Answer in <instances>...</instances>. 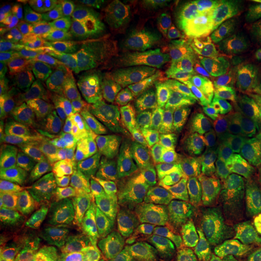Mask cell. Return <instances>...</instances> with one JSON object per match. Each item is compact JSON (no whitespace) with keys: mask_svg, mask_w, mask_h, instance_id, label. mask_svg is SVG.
<instances>
[{"mask_svg":"<svg viewBox=\"0 0 261 261\" xmlns=\"http://www.w3.org/2000/svg\"><path fill=\"white\" fill-rule=\"evenodd\" d=\"M79 152V175L85 189L102 203L116 201L132 181L128 166L99 152Z\"/></svg>","mask_w":261,"mask_h":261,"instance_id":"ba28073f","label":"cell"},{"mask_svg":"<svg viewBox=\"0 0 261 261\" xmlns=\"http://www.w3.org/2000/svg\"><path fill=\"white\" fill-rule=\"evenodd\" d=\"M179 55L175 42H158L123 57L135 73L171 77L177 70Z\"/></svg>","mask_w":261,"mask_h":261,"instance_id":"ac0fdd59","label":"cell"},{"mask_svg":"<svg viewBox=\"0 0 261 261\" xmlns=\"http://www.w3.org/2000/svg\"><path fill=\"white\" fill-rule=\"evenodd\" d=\"M130 243L138 247L150 261H179L177 252L156 238L138 234Z\"/></svg>","mask_w":261,"mask_h":261,"instance_id":"d6a6232c","label":"cell"},{"mask_svg":"<svg viewBox=\"0 0 261 261\" xmlns=\"http://www.w3.org/2000/svg\"><path fill=\"white\" fill-rule=\"evenodd\" d=\"M174 175L162 163H152L140 169L114 204L120 223L138 234L159 240V214Z\"/></svg>","mask_w":261,"mask_h":261,"instance_id":"3957f363","label":"cell"},{"mask_svg":"<svg viewBox=\"0 0 261 261\" xmlns=\"http://www.w3.org/2000/svg\"><path fill=\"white\" fill-rule=\"evenodd\" d=\"M18 160L11 155H0V196L11 194L18 178Z\"/></svg>","mask_w":261,"mask_h":261,"instance_id":"e575fe53","label":"cell"},{"mask_svg":"<svg viewBox=\"0 0 261 261\" xmlns=\"http://www.w3.org/2000/svg\"><path fill=\"white\" fill-rule=\"evenodd\" d=\"M46 130L52 143L70 149H79L89 144L98 136L108 133L102 128L94 127L91 122H56L46 127Z\"/></svg>","mask_w":261,"mask_h":261,"instance_id":"4316f807","label":"cell"},{"mask_svg":"<svg viewBox=\"0 0 261 261\" xmlns=\"http://www.w3.org/2000/svg\"><path fill=\"white\" fill-rule=\"evenodd\" d=\"M86 190L79 173H69L37 189L35 208L62 231L69 227L86 204Z\"/></svg>","mask_w":261,"mask_h":261,"instance_id":"52a82bcc","label":"cell"},{"mask_svg":"<svg viewBox=\"0 0 261 261\" xmlns=\"http://www.w3.org/2000/svg\"><path fill=\"white\" fill-rule=\"evenodd\" d=\"M80 151H93L110 156L119 160L127 166L144 168L152 163H161L154 155L146 151L144 148L135 144L130 140L116 135V133H107L94 138L92 142L81 148L76 149Z\"/></svg>","mask_w":261,"mask_h":261,"instance_id":"44dd1931","label":"cell"},{"mask_svg":"<svg viewBox=\"0 0 261 261\" xmlns=\"http://www.w3.org/2000/svg\"><path fill=\"white\" fill-rule=\"evenodd\" d=\"M31 16L27 11L12 12L2 19L0 34L5 35H22L29 29Z\"/></svg>","mask_w":261,"mask_h":261,"instance_id":"d590c367","label":"cell"},{"mask_svg":"<svg viewBox=\"0 0 261 261\" xmlns=\"http://www.w3.org/2000/svg\"><path fill=\"white\" fill-rule=\"evenodd\" d=\"M259 192L248 178L231 177L204 188L192 213L217 255L234 260L256 249L254 205Z\"/></svg>","mask_w":261,"mask_h":261,"instance_id":"7a4b0ae2","label":"cell"},{"mask_svg":"<svg viewBox=\"0 0 261 261\" xmlns=\"http://www.w3.org/2000/svg\"><path fill=\"white\" fill-rule=\"evenodd\" d=\"M196 6L219 17L248 22L255 15L261 2L256 0H201Z\"/></svg>","mask_w":261,"mask_h":261,"instance_id":"f1b7e54d","label":"cell"},{"mask_svg":"<svg viewBox=\"0 0 261 261\" xmlns=\"http://www.w3.org/2000/svg\"><path fill=\"white\" fill-rule=\"evenodd\" d=\"M60 48L79 60L97 56L107 51L106 35L85 27L73 12L64 10L60 16Z\"/></svg>","mask_w":261,"mask_h":261,"instance_id":"2e32d148","label":"cell"},{"mask_svg":"<svg viewBox=\"0 0 261 261\" xmlns=\"http://www.w3.org/2000/svg\"><path fill=\"white\" fill-rule=\"evenodd\" d=\"M123 138L144 148L154 155L165 167L171 169L178 177L184 178L190 184H195L200 179L196 173L194 156L190 145L184 135H169L155 132L137 126L127 119V126L117 133Z\"/></svg>","mask_w":261,"mask_h":261,"instance_id":"5b68a950","label":"cell"},{"mask_svg":"<svg viewBox=\"0 0 261 261\" xmlns=\"http://www.w3.org/2000/svg\"><path fill=\"white\" fill-rule=\"evenodd\" d=\"M42 237L41 225L32 220L17 232L0 240V261H41L40 247L35 240Z\"/></svg>","mask_w":261,"mask_h":261,"instance_id":"603a6c76","label":"cell"},{"mask_svg":"<svg viewBox=\"0 0 261 261\" xmlns=\"http://www.w3.org/2000/svg\"><path fill=\"white\" fill-rule=\"evenodd\" d=\"M54 261H68V260L65 259V256H60V257H57V259H55Z\"/></svg>","mask_w":261,"mask_h":261,"instance_id":"7bdbcfd3","label":"cell"},{"mask_svg":"<svg viewBox=\"0 0 261 261\" xmlns=\"http://www.w3.org/2000/svg\"><path fill=\"white\" fill-rule=\"evenodd\" d=\"M68 261H128L119 254L104 247H89L74 250L65 255Z\"/></svg>","mask_w":261,"mask_h":261,"instance_id":"836d02e7","label":"cell"},{"mask_svg":"<svg viewBox=\"0 0 261 261\" xmlns=\"http://www.w3.org/2000/svg\"><path fill=\"white\" fill-rule=\"evenodd\" d=\"M129 250H130V254H132V256H133V260L135 261H150L138 247H136L135 244H132L130 242H129Z\"/></svg>","mask_w":261,"mask_h":261,"instance_id":"b9f144b4","label":"cell"},{"mask_svg":"<svg viewBox=\"0 0 261 261\" xmlns=\"http://www.w3.org/2000/svg\"><path fill=\"white\" fill-rule=\"evenodd\" d=\"M121 104L104 92L77 83L60 91L50 109L64 116L63 122L89 123L107 117H119Z\"/></svg>","mask_w":261,"mask_h":261,"instance_id":"7c38bea8","label":"cell"},{"mask_svg":"<svg viewBox=\"0 0 261 261\" xmlns=\"http://www.w3.org/2000/svg\"><path fill=\"white\" fill-rule=\"evenodd\" d=\"M21 37L22 35L0 34V56H2V58L8 57V55L11 52V50L16 45V42L18 41V39Z\"/></svg>","mask_w":261,"mask_h":261,"instance_id":"f35d334b","label":"cell"},{"mask_svg":"<svg viewBox=\"0 0 261 261\" xmlns=\"http://www.w3.org/2000/svg\"><path fill=\"white\" fill-rule=\"evenodd\" d=\"M158 238L174 252L203 247L177 174L169 182L158 219Z\"/></svg>","mask_w":261,"mask_h":261,"instance_id":"8992f818","label":"cell"},{"mask_svg":"<svg viewBox=\"0 0 261 261\" xmlns=\"http://www.w3.org/2000/svg\"><path fill=\"white\" fill-rule=\"evenodd\" d=\"M247 41V33L230 21L204 12L189 16L178 42L180 48L204 54L227 41Z\"/></svg>","mask_w":261,"mask_h":261,"instance_id":"4fadbf2b","label":"cell"},{"mask_svg":"<svg viewBox=\"0 0 261 261\" xmlns=\"http://www.w3.org/2000/svg\"><path fill=\"white\" fill-rule=\"evenodd\" d=\"M51 137L42 127H23V128L2 130L0 132V151L19 159L25 152L38 146L50 144Z\"/></svg>","mask_w":261,"mask_h":261,"instance_id":"d4e9b609","label":"cell"},{"mask_svg":"<svg viewBox=\"0 0 261 261\" xmlns=\"http://www.w3.org/2000/svg\"><path fill=\"white\" fill-rule=\"evenodd\" d=\"M174 79L181 90L198 96L223 92L207 56L200 52L180 48Z\"/></svg>","mask_w":261,"mask_h":261,"instance_id":"9a60e30c","label":"cell"},{"mask_svg":"<svg viewBox=\"0 0 261 261\" xmlns=\"http://www.w3.org/2000/svg\"><path fill=\"white\" fill-rule=\"evenodd\" d=\"M146 5L148 3L140 0H109L112 33L133 23L146 9Z\"/></svg>","mask_w":261,"mask_h":261,"instance_id":"4dcf8cb0","label":"cell"},{"mask_svg":"<svg viewBox=\"0 0 261 261\" xmlns=\"http://www.w3.org/2000/svg\"><path fill=\"white\" fill-rule=\"evenodd\" d=\"M156 37L154 14L150 8V3L142 15L133 23L120 31L106 34L107 51L114 54H126V52H136L150 45L158 44Z\"/></svg>","mask_w":261,"mask_h":261,"instance_id":"d6986e66","label":"cell"},{"mask_svg":"<svg viewBox=\"0 0 261 261\" xmlns=\"http://www.w3.org/2000/svg\"><path fill=\"white\" fill-rule=\"evenodd\" d=\"M22 202L14 192L0 197V240L22 228Z\"/></svg>","mask_w":261,"mask_h":261,"instance_id":"1f68e13d","label":"cell"},{"mask_svg":"<svg viewBox=\"0 0 261 261\" xmlns=\"http://www.w3.org/2000/svg\"><path fill=\"white\" fill-rule=\"evenodd\" d=\"M217 75L221 91L254 83L261 74V63L247 41H227L204 52Z\"/></svg>","mask_w":261,"mask_h":261,"instance_id":"9c48e42d","label":"cell"},{"mask_svg":"<svg viewBox=\"0 0 261 261\" xmlns=\"http://www.w3.org/2000/svg\"><path fill=\"white\" fill-rule=\"evenodd\" d=\"M29 32L33 38L41 41L47 48L56 47L58 44V23L51 10L39 9L33 12L29 21Z\"/></svg>","mask_w":261,"mask_h":261,"instance_id":"f546056e","label":"cell"},{"mask_svg":"<svg viewBox=\"0 0 261 261\" xmlns=\"http://www.w3.org/2000/svg\"><path fill=\"white\" fill-rule=\"evenodd\" d=\"M150 8L154 14L155 31L159 42L178 41L190 16L185 6L178 2L161 0L150 3Z\"/></svg>","mask_w":261,"mask_h":261,"instance_id":"cb8c5ba5","label":"cell"},{"mask_svg":"<svg viewBox=\"0 0 261 261\" xmlns=\"http://www.w3.org/2000/svg\"><path fill=\"white\" fill-rule=\"evenodd\" d=\"M32 40L33 37L28 29L24 34H22V37L18 39V41L16 42L14 48H12L11 52L8 55V57H6V61L16 64V67L27 61L29 57V52H31Z\"/></svg>","mask_w":261,"mask_h":261,"instance_id":"8d00e7d4","label":"cell"},{"mask_svg":"<svg viewBox=\"0 0 261 261\" xmlns=\"http://www.w3.org/2000/svg\"><path fill=\"white\" fill-rule=\"evenodd\" d=\"M181 89L174 77L135 73L122 83L108 89V97L115 102L132 104H149L172 102L180 96Z\"/></svg>","mask_w":261,"mask_h":261,"instance_id":"5bb4252c","label":"cell"},{"mask_svg":"<svg viewBox=\"0 0 261 261\" xmlns=\"http://www.w3.org/2000/svg\"><path fill=\"white\" fill-rule=\"evenodd\" d=\"M60 91L40 67L15 81L10 97L39 109H50Z\"/></svg>","mask_w":261,"mask_h":261,"instance_id":"7402d4cb","label":"cell"},{"mask_svg":"<svg viewBox=\"0 0 261 261\" xmlns=\"http://www.w3.org/2000/svg\"><path fill=\"white\" fill-rule=\"evenodd\" d=\"M70 8L85 27L99 34L112 33L109 0H76L71 3Z\"/></svg>","mask_w":261,"mask_h":261,"instance_id":"83f0119b","label":"cell"},{"mask_svg":"<svg viewBox=\"0 0 261 261\" xmlns=\"http://www.w3.org/2000/svg\"><path fill=\"white\" fill-rule=\"evenodd\" d=\"M230 261H261V253H259L255 249V250H252V252L243 254L242 256L237 257V259L230 260Z\"/></svg>","mask_w":261,"mask_h":261,"instance_id":"60d3db41","label":"cell"},{"mask_svg":"<svg viewBox=\"0 0 261 261\" xmlns=\"http://www.w3.org/2000/svg\"><path fill=\"white\" fill-rule=\"evenodd\" d=\"M79 150L60 144H45L25 152L18 159L23 172V184L38 189L69 173H79Z\"/></svg>","mask_w":261,"mask_h":261,"instance_id":"8fae6325","label":"cell"},{"mask_svg":"<svg viewBox=\"0 0 261 261\" xmlns=\"http://www.w3.org/2000/svg\"><path fill=\"white\" fill-rule=\"evenodd\" d=\"M64 116L51 109H39L16 100L10 96H2L0 103V129H17L23 127H46L63 122Z\"/></svg>","mask_w":261,"mask_h":261,"instance_id":"ffe728a7","label":"cell"},{"mask_svg":"<svg viewBox=\"0 0 261 261\" xmlns=\"http://www.w3.org/2000/svg\"><path fill=\"white\" fill-rule=\"evenodd\" d=\"M132 74H135V71L127 64L125 57L106 51L97 56L84 58L80 84L92 90L106 92Z\"/></svg>","mask_w":261,"mask_h":261,"instance_id":"e0dca14e","label":"cell"},{"mask_svg":"<svg viewBox=\"0 0 261 261\" xmlns=\"http://www.w3.org/2000/svg\"><path fill=\"white\" fill-rule=\"evenodd\" d=\"M40 68L46 73L58 91L80 83L83 76V60L67 56L63 52H52Z\"/></svg>","mask_w":261,"mask_h":261,"instance_id":"484cf974","label":"cell"},{"mask_svg":"<svg viewBox=\"0 0 261 261\" xmlns=\"http://www.w3.org/2000/svg\"><path fill=\"white\" fill-rule=\"evenodd\" d=\"M177 254L179 261H226L205 250L204 247L192 248V249L182 250Z\"/></svg>","mask_w":261,"mask_h":261,"instance_id":"74e56055","label":"cell"},{"mask_svg":"<svg viewBox=\"0 0 261 261\" xmlns=\"http://www.w3.org/2000/svg\"><path fill=\"white\" fill-rule=\"evenodd\" d=\"M89 247H104L117 252L120 237L115 225L102 202L87 201L69 227L41 238V261H54L74 250Z\"/></svg>","mask_w":261,"mask_h":261,"instance_id":"277c9868","label":"cell"},{"mask_svg":"<svg viewBox=\"0 0 261 261\" xmlns=\"http://www.w3.org/2000/svg\"><path fill=\"white\" fill-rule=\"evenodd\" d=\"M202 112L185 133L198 179L261 162V91L202 104Z\"/></svg>","mask_w":261,"mask_h":261,"instance_id":"6da1fadb","label":"cell"},{"mask_svg":"<svg viewBox=\"0 0 261 261\" xmlns=\"http://www.w3.org/2000/svg\"><path fill=\"white\" fill-rule=\"evenodd\" d=\"M254 231H255L256 244H259L261 248V190L257 194L254 205Z\"/></svg>","mask_w":261,"mask_h":261,"instance_id":"ab89813d","label":"cell"},{"mask_svg":"<svg viewBox=\"0 0 261 261\" xmlns=\"http://www.w3.org/2000/svg\"><path fill=\"white\" fill-rule=\"evenodd\" d=\"M200 108L202 106L174 100L132 106L121 104L119 117L128 119L145 129L169 135H184L194 125L195 114Z\"/></svg>","mask_w":261,"mask_h":261,"instance_id":"30bf717a","label":"cell"}]
</instances>
